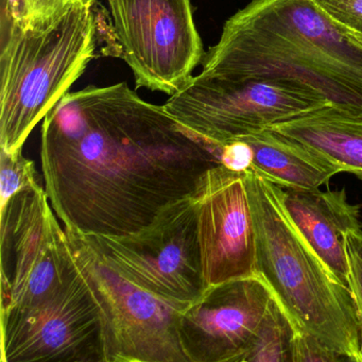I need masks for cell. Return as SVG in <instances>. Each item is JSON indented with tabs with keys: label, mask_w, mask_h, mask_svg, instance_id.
<instances>
[{
	"label": "cell",
	"mask_w": 362,
	"mask_h": 362,
	"mask_svg": "<svg viewBox=\"0 0 362 362\" xmlns=\"http://www.w3.org/2000/svg\"><path fill=\"white\" fill-rule=\"evenodd\" d=\"M221 151L120 82L67 93L43 119L40 156L63 226L124 236L194 196Z\"/></svg>",
	"instance_id": "obj_1"
},
{
	"label": "cell",
	"mask_w": 362,
	"mask_h": 362,
	"mask_svg": "<svg viewBox=\"0 0 362 362\" xmlns=\"http://www.w3.org/2000/svg\"><path fill=\"white\" fill-rule=\"evenodd\" d=\"M201 64L209 77L291 82L362 116V45L310 0H251Z\"/></svg>",
	"instance_id": "obj_2"
},
{
	"label": "cell",
	"mask_w": 362,
	"mask_h": 362,
	"mask_svg": "<svg viewBox=\"0 0 362 362\" xmlns=\"http://www.w3.org/2000/svg\"><path fill=\"white\" fill-rule=\"evenodd\" d=\"M245 185L255 230L257 276L296 330L313 334L349 362H362L361 326L349 286L292 221L281 186L250 170Z\"/></svg>",
	"instance_id": "obj_3"
},
{
	"label": "cell",
	"mask_w": 362,
	"mask_h": 362,
	"mask_svg": "<svg viewBox=\"0 0 362 362\" xmlns=\"http://www.w3.org/2000/svg\"><path fill=\"white\" fill-rule=\"evenodd\" d=\"M96 4H78L41 28L0 24V150L22 149L96 56Z\"/></svg>",
	"instance_id": "obj_4"
},
{
	"label": "cell",
	"mask_w": 362,
	"mask_h": 362,
	"mask_svg": "<svg viewBox=\"0 0 362 362\" xmlns=\"http://www.w3.org/2000/svg\"><path fill=\"white\" fill-rule=\"evenodd\" d=\"M64 230L74 262L100 307L107 362H188L179 332L185 307L137 287L103 259L83 233Z\"/></svg>",
	"instance_id": "obj_5"
},
{
	"label": "cell",
	"mask_w": 362,
	"mask_h": 362,
	"mask_svg": "<svg viewBox=\"0 0 362 362\" xmlns=\"http://www.w3.org/2000/svg\"><path fill=\"white\" fill-rule=\"evenodd\" d=\"M84 235L124 279L171 304L188 306L207 288L194 194L167 205L139 232L124 236Z\"/></svg>",
	"instance_id": "obj_6"
},
{
	"label": "cell",
	"mask_w": 362,
	"mask_h": 362,
	"mask_svg": "<svg viewBox=\"0 0 362 362\" xmlns=\"http://www.w3.org/2000/svg\"><path fill=\"white\" fill-rule=\"evenodd\" d=\"M326 105L323 97L291 82L198 74L170 95L164 107L185 128L223 146Z\"/></svg>",
	"instance_id": "obj_7"
},
{
	"label": "cell",
	"mask_w": 362,
	"mask_h": 362,
	"mask_svg": "<svg viewBox=\"0 0 362 362\" xmlns=\"http://www.w3.org/2000/svg\"><path fill=\"white\" fill-rule=\"evenodd\" d=\"M0 317L1 362H107L100 307L77 266L54 291Z\"/></svg>",
	"instance_id": "obj_8"
},
{
	"label": "cell",
	"mask_w": 362,
	"mask_h": 362,
	"mask_svg": "<svg viewBox=\"0 0 362 362\" xmlns=\"http://www.w3.org/2000/svg\"><path fill=\"white\" fill-rule=\"evenodd\" d=\"M0 311L37 302L75 272L66 233L43 186L0 206Z\"/></svg>",
	"instance_id": "obj_9"
},
{
	"label": "cell",
	"mask_w": 362,
	"mask_h": 362,
	"mask_svg": "<svg viewBox=\"0 0 362 362\" xmlns=\"http://www.w3.org/2000/svg\"><path fill=\"white\" fill-rule=\"evenodd\" d=\"M137 88L173 95L204 58L190 0H107Z\"/></svg>",
	"instance_id": "obj_10"
},
{
	"label": "cell",
	"mask_w": 362,
	"mask_h": 362,
	"mask_svg": "<svg viewBox=\"0 0 362 362\" xmlns=\"http://www.w3.org/2000/svg\"><path fill=\"white\" fill-rule=\"evenodd\" d=\"M272 298L259 276L207 287L180 315L188 362H245Z\"/></svg>",
	"instance_id": "obj_11"
},
{
	"label": "cell",
	"mask_w": 362,
	"mask_h": 362,
	"mask_svg": "<svg viewBox=\"0 0 362 362\" xmlns=\"http://www.w3.org/2000/svg\"><path fill=\"white\" fill-rule=\"evenodd\" d=\"M206 287L257 276L256 237L245 173L222 165L201 177L194 192Z\"/></svg>",
	"instance_id": "obj_12"
},
{
	"label": "cell",
	"mask_w": 362,
	"mask_h": 362,
	"mask_svg": "<svg viewBox=\"0 0 362 362\" xmlns=\"http://www.w3.org/2000/svg\"><path fill=\"white\" fill-rule=\"evenodd\" d=\"M281 199L292 221L323 262L349 286L345 236L362 230L361 205L349 202L341 189H292L281 187Z\"/></svg>",
	"instance_id": "obj_13"
},
{
	"label": "cell",
	"mask_w": 362,
	"mask_h": 362,
	"mask_svg": "<svg viewBox=\"0 0 362 362\" xmlns=\"http://www.w3.org/2000/svg\"><path fill=\"white\" fill-rule=\"evenodd\" d=\"M239 139L253 150L250 171L283 188L320 189L334 175L343 173L327 156L270 129Z\"/></svg>",
	"instance_id": "obj_14"
},
{
	"label": "cell",
	"mask_w": 362,
	"mask_h": 362,
	"mask_svg": "<svg viewBox=\"0 0 362 362\" xmlns=\"http://www.w3.org/2000/svg\"><path fill=\"white\" fill-rule=\"evenodd\" d=\"M269 129L324 154L343 173L362 170V116L326 105Z\"/></svg>",
	"instance_id": "obj_15"
},
{
	"label": "cell",
	"mask_w": 362,
	"mask_h": 362,
	"mask_svg": "<svg viewBox=\"0 0 362 362\" xmlns=\"http://www.w3.org/2000/svg\"><path fill=\"white\" fill-rule=\"evenodd\" d=\"M296 332L291 320L273 298L245 362H292Z\"/></svg>",
	"instance_id": "obj_16"
},
{
	"label": "cell",
	"mask_w": 362,
	"mask_h": 362,
	"mask_svg": "<svg viewBox=\"0 0 362 362\" xmlns=\"http://www.w3.org/2000/svg\"><path fill=\"white\" fill-rule=\"evenodd\" d=\"M84 3L96 4L97 0H1L0 24L21 30L41 28L73 6Z\"/></svg>",
	"instance_id": "obj_17"
},
{
	"label": "cell",
	"mask_w": 362,
	"mask_h": 362,
	"mask_svg": "<svg viewBox=\"0 0 362 362\" xmlns=\"http://www.w3.org/2000/svg\"><path fill=\"white\" fill-rule=\"evenodd\" d=\"M31 187H42L35 162L25 158L23 148L12 153L0 150V206Z\"/></svg>",
	"instance_id": "obj_18"
},
{
	"label": "cell",
	"mask_w": 362,
	"mask_h": 362,
	"mask_svg": "<svg viewBox=\"0 0 362 362\" xmlns=\"http://www.w3.org/2000/svg\"><path fill=\"white\" fill-rule=\"evenodd\" d=\"M339 28L362 35V0H310Z\"/></svg>",
	"instance_id": "obj_19"
},
{
	"label": "cell",
	"mask_w": 362,
	"mask_h": 362,
	"mask_svg": "<svg viewBox=\"0 0 362 362\" xmlns=\"http://www.w3.org/2000/svg\"><path fill=\"white\" fill-rule=\"evenodd\" d=\"M291 355L292 362L349 361L346 357L330 349L313 334L298 330L292 342Z\"/></svg>",
	"instance_id": "obj_20"
},
{
	"label": "cell",
	"mask_w": 362,
	"mask_h": 362,
	"mask_svg": "<svg viewBox=\"0 0 362 362\" xmlns=\"http://www.w3.org/2000/svg\"><path fill=\"white\" fill-rule=\"evenodd\" d=\"M345 253L349 264V287L355 300L362 332V230L346 234Z\"/></svg>",
	"instance_id": "obj_21"
},
{
	"label": "cell",
	"mask_w": 362,
	"mask_h": 362,
	"mask_svg": "<svg viewBox=\"0 0 362 362\" xmlns=\"http://www.w3.org/2000/svg\"><path fill=\"white\" fill-rule=\"evenodd\" d=\"M253 162V150L247 141L237 139L222 146L221 165L236 173H247Z\"/></svg>",
	"instance_id": "obj_22"
},
{
	"label": "cell",
	"mask_w": 362,
	"mask_h": 362,
	"mask_svg": "<svg viewBox=\"0 0 362 362\" xmlns=\"http://www.w3.org/2000/svg\"><path fill=\"white\" fill-rule=\"evenodd\" d=\"M343 30V29H342ZM345 31V30H344ZM347 33V31H346ZM349 35H351V37H354V39L356 40V41L359 42L360 44L362 45V35H354V33H347Z\"/></svg>",
	"instance_id": "obj_23"
},
{
	"label": "cell",
	"mask_w": 362,
	"mask_h": 362,
	"mask_svg": "<svg viewBox=\"0 0 362 362\" xmlns=\"http://www.w3.org/2000/svg\"><path fill=\"white\" fill-rule=\"evenodd\" d=\"M353 173L354 175H356V177H358V179L360 180V181L362 182V170H356V171H354V173Z\"/></svg>",
	"instance_id": "obj_24"
}]
</instances>
